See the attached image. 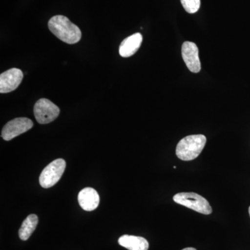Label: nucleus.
Masks as SVG:
<instances>
[{
	"mask_svg": "<svg viewBox=\"0 0 250 250\" xmlns=\"http://www.w3.org/2000/svg\"><path fill=\"white\" fill-rule=\"evenodd\" d=\"M182 58L190 72L198 73L201 70V62L199 58V49L192 42H184L182 47Z\"/></svg>",
	"mask_w": 250,
	"mask_h": 250,
	"instance_id": "obj_7",
	"label": "nucleus"
},
{
	"mask_svg": "<svg viewBox=\"0 0 250 250\" xmlns=\"http://www.w3.org/2000/svg\"><path fill=\"white\" fill-rule=\"evenodd\" d=\"M182 250H197L195 249V248H185V249H183Z\"/></svg>",
	"mask_w": 250,
	"mask_h": 250,
	"instance_id": "obj_14",
	"label": "nucleus"
},
{
	"mask_svg": "<svg viewBox=\"0 0 250 250\" xmlns=\"http://www.w3.org/2000/svg\"><path fill=\"white\" fill-rule=\"evenodd\" d=\"M249 214H250V207H249Z\"/></svg>",
	"mask_w": 250,
	"mask_h": 250,
	"instance_id": "obj_15",
	"label": "nucleus"
},
{
	"mask_svg": "<svg viewBox=\"0 0 250 250\" xmlns=\"http://www.w3.org/2000/svg\"><path fill=\"white\" fill-rule=\"evenodd\" d=\"M184 9L188 14H195L200 7V0H181Z\"/></svg>",
	"mask_w": 250,
	"mask_h": 250,
	"instance_id": "obj_13",
	"label": "nucleus"
},
{
	"mask_svg": "<svg viewBox=\"0 0 250 250\" xmlns=\"http://www.w3.org/2000/svg\"><path fill=\"white\" fill-rule=\"evenodd\" d=\"M142 42L143 36L140 33H136L126 38L120 45V55L125 58L131 57L139 50Z\"/></svg>",
	"mask_w": 250,
	"mask_h": 250,
	"instance_id": "obj_10",
	"label": "nucleus"
},
{
	"mask_svg": "<svg viewBox=\"0 0 250 250\" xmlns=\"http://www.w3.org/2000/svg\"><path fill=\"white\" fill-rule=\"evenodd\" d=\"M78 202L83 210L92 211L98 208L100 204V196L95 189L85 188L79 193Z\"/></svg>",
	"mask_w": 250,
	"mask_h": 250,
	"instance_id": "obj_9",
	"label": "nucleus"
},
{
	"mask_svg": "<svg viewBox=\"0 0 250 250\" xmlns=\"http://www.w3.org/2000/svg\"><path fill=\"white\" fill-rule=\"evenodd\" d=\"M34 112L38 123L45 125L57 119L60 113V109L50 100L42 98L36 102L34 105Z\"/></svg>",
	"mask_w": 250,
	"mask_h": 250,
	"instance_id": "obj_5",
	"label": "nucleus"
},
{
	"mask_svg": "<svg viewBox=\"0 0 250 250\" xmlns=\"http://www.w3.org/2000/svg\"><path fill=\"white\" fill-rule=\"evenodd\" d=\"M173 200L179 205L204 215L212 213V208L208 202L205 197L195 192H179L174 195Z\"/></svg>",
	"mask_w": 250,
	"mask_h": 250,
	"instance_id": "obj_3",
	"label": "nucleus"
},
{
	"mask_svg": "<svg viewBox=\"0 0 250 250\" xmlns=\"http://www.w3.org/2000/svg\"><path fill=\"white\" fill-rule=\"evenodd\" d=\"M65 160L62 159H56L46 166L41 172L39 182L44 188H49L55 185L62 178L65 170Z\"/></svg>",
	"mask_w": 250,
	"mask_h": 250,
	"instance_id": "obj_4",
	"label": "nucleus"
},
{
	"mask_svg": "<svg viewBox=\"0 0 250 250\" xmlns=\"http://www.w3.org/2000/svg\"><path fill=\"white\" fill-rule=\"evenodd\" d=\"M48 27L51 32L65 43L75 44L80 42L82 31L64 16H55L49 20Z\"/></svg>",
	"mask_w": 250,
	"mask_h": 250,
	"instance_id": "obj_1",
	"label": "nucleus"
},
{
	"mask_svg": "<svg viewBox=\"0 0 250 250\" xmlns=\"http://www.w3.org/2000/svg\"><path fill=\"white\" fill-rule=\"evenodd\" d=\"M39 223V218L35 214H31L23 221L19 229V237L22 241H27L34 232Z\"/></svg>",
	"mask_w": 250,
	"mask_h": 250,
	"instance_id": "obj_12",
	"label": "nucleus"
},
{
	"mask_svg": "<svg viewBox=\"0 0 250 250\" xmlns=\"http://www.w3.org/2000/svg\"><path fill=\"white\" fill-rule=\"evenodd\" d=\"M23 79L22 70L11 68L0 75V93H7L14 91L21 84Z\"/></svg>",
	"mask_w": 250,
	"mask_h": 250,
	"instance_id": "obj_8",
	"label": "nucleus"
},
{
	"mask_svg": "<svg viewBox=\"0 0 250 250\" xmlns=\"http://www.w3.org/2000/svg\"><path fill=\"white\" fill-rule=\"evenodd\" d=\"M33 122L29 118H15L4 125L1 131V138L4 141H11L20 135L27 132L33 127Z\"/></svg>",
	"mask_w": 250,
	"mask_h": 250,
	"instance_id": "obj_6",
	"label": "nucleus"
},
{
	"mask_svg": "<svg viewBox=\"0 0 250 250\" xmlns=\"http://www.w3.org/2000/svg\"><path fill=\"white\" fill-rule=\"evenodd\" d=\"M120 246L129 250H148L149 243L141 236L123 235L118 239Z\"/></svg>",
	"mask_w": 250,
	"mask_h": 250,
	"instance_id": "obj_11",
	"label": "nucleus"
},
{
	"mask_svg": "<svg viewBox=\"0 0 250 250\" xmlns=\"http://www.w3.org/2000/svg\"><path fill=\"white\" fill-rule=\"evenodd\" d=\"M207 143V138L202 134L190 135L179 141L176 148V155L181 160H194L201 154Z\"/></svg>",
	"mask_w": 250,
	"mask_h": 250,
	"instance_id": "obj_2",
	"label": "nucleus"
}]
</instances>
